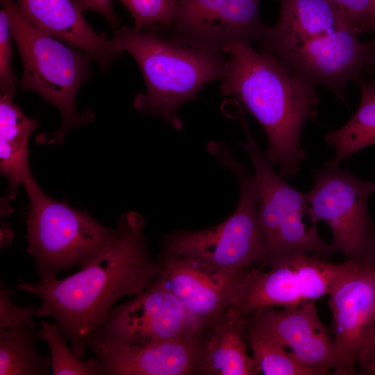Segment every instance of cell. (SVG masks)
I'll list each match as a JSON object with an SVG mask.
<instances>
[{
	"label": "cell",
	"instance_id": "cell-1",
	"mask_svg": "<svg viewBox=\"0 0 375 375\" xmlns=\"http://www.w3.org/2000/svg\"><path fill=\"white\" fill-rule=\"evenodd\" d=\"M145 220L130 211L122 215L95 258L81 270L62 279L35 284L21 281L17 289L38 297V317H51L84 358L92 333L106 321L115 303L137 296L161 272L149 256L144 236Z\"/></svg>",
	"mask_w": 375,
	"mask_h": 375
},
{
	"label": "cell",
	"instance_id": "cell-2",
	"mask_svg": "<svg viewBox=\"0 0 375 375\" xmlns=\"http://www.w3.org/2000/svg\"><path fill=\"white\" fill-rule=\"evenodd\" d=\"M228 67L221 92L237 99L258 121L268 141L266 156L280 175L297 174L306 153L301 144L306 123L317 116L315 86L292 72L273 54L249 41L227 46Z\"/></svg>",
	"mask_w": 375,
	"mask_h": 375
},
{
	"label": "cell",
	"instance_id": "cell-3",
	"mask_svg": "<svg viewBox=\"0 0 375 375\" xmlns=\"http://www.w3.org/2000/svg\"><path fill=\"white\" fill-rule=\"evenodd\" d=\"M112 39L132 56L142 74L146 93L137 96L135 108L177 130L183 127L180 107L227 70L224 53L178 44L152 31L122 26Z\"/></svg>",
	"mask_w": 375,
	"mask_h": 375
},
{
	"label": "cell",
	"instance_id": "cell-4",
	"mask_svg": "<svg viewBox=\"0 0 375 375\" xmlns=\"http://www.w3.org/2000/svg\"><path fill=\"white\" fill-rule=\"evenodd\" d=\"M7 13L10 32L23 64L18 85L33 91L60 112L62 124L48 142L62 143L72 127L92 120V114L79 115L76 97L91 76L88 55L34 26L13 0H0Z\"/></svg>",
	"mask_w": 375,
	"mask_h": 375
},
{
	"label": "cell",
	"instance_id": "cell-5",
	"mask_svg": "<svg viewBox=\"0 0 375 375\" xmlns=\"http://www.w3.org/2000/svg\"><path fill=\"white\" fill-rule=\"evenodd\" d=\"M210 153L233 174L239 186V199L233 213L221 224L203 230H182L165 241L166 255L193 258L225 269H246L262 265L265 247L257 217L258 188L254 175L237 160L225 142L211 141Z\"/></svg>",
	"mask_w": 375,
	"mask_h": 375
},
{
	"label": "cell",
	"instance_id": "cell-6",
	"mask_svg": "<svg viewBox=\"0 0 375 375\" xmlns=\"http://www.w3.org/2000/svg\"><path fill=\"white\" fill-rule=\"evenodd\" d=\"M237 119L247 142L258 188V223L265 247L262 266L270 268L301 254L327 258L335 251L319 236L305 193L290 185L273 169L251 133L244 112Z\"/></svg>",
	"mask_w": 375,
	"mask_h": 375
},
{
	"label": "cell",
	"instance_id": "cell-7",
	"mask_svg": "<svg viewBox=\"0 0 375 375\" xmlns=\"http://www.w3.org/2000/svg\"><path fill=\"white\" fill-rule=\"evenodd\" d=\"M24 185L30 201L26 251L34 260L39 281H52L61 272L88 265L113 229L84 211L51 199L34 178Z\"/></svg>",
	"mask_w": 375,
	"mask_h": 375
},
{
	"label": "cell",
	"instance_id": "cell-8",
	"mask_svg": "<svg viewBox=\"0 0 375 375\" xmlns=\"http://www.w3.org/2000/svg\"><path fill=\"white\" fill-rule=\"evenodd\" d=\"M312 176L314 185L305 194L314 220L328 226L335 251L360 265L375 263V226L367 209L375 183L358 178L332 160Z\"/></svg>",
	"mask_w": 375,
	"mask_h": 375
},
{
	"label": "cell",
	"instance_id": "cell-9",
	"mask_svg": "<svg viewBox=\"0 0 375 375\" xmlns=\"http://www.w3.org/2000/svg\"><path fill=\"white\" fill-rule=\"evenodd\" d=\"M358 265L340 263L311 254L297 256L263 272L252 268L245 274L231 308L247 316L268 307L296 308L328 295Z\"/></svg>",
	"mask_w": 375,
	"mask_h": 375
},
{
	"label": "cell",
	"instance_id": "cell-10",
	"mask_svg": "<svg viewBox=\"0 0 375 375\" xmlns=\"http://www.w3.org/2000/svg\"><path fill=\"white\" fill-rule=\"evenodd\" d=\"M355 30L344 27L301 41L261 43L292 72L314 86L328 88L346 105L345 88L366 69L375 67V38L362 42Z\"/></svg>",
	"mask_w": 375,
	"mask_h": 375
},
{
	"label": "cell",
	"instance_id": "cell-11",
	"mask_svg": "<svg viewBox=\"0 0 375 375\" xmlns=\"http://www.w3.org/2000/svg\"><path fill=\"white\" fill-rule=\"evenodd\" d=\"M260 0H176L174 17L155 33L178 44L224 53L237 41L260 42L267 26Z\"/></svg>",
	"mask_w": 375,
	"mask_h": 375
},
{
	"label": "cell",
	"instance_id": "cell-12",
	"mask_svg": "<svg viewBox=\"0 0 375 375\" xmlns=\"http://www.w3.org/2000/svg\"><path fill=\"white\" fill-rule=\"evenodd\" d=\"M204 331L158 276L141 294L112 309L90 338L124 345L150 344Z\"/></svg>",
	"mask_w": 375,
	"mask_h": 375
},
{
	"label": "cell",
	"instance_id": "cell-13",
	"mask_svg": "<svg viewBox=\"0 0 375 375\" xmlns=\"http://www.w3.org/2000/svg\"><path fill=\"white\" fill-rule=\"evenodd\" d=\"M328 296L333 374H355L359 356L375 325V263L358 265Z\"/></svg>",
	"mask_w": 375,
	"mask_h": 375
},
{
	"label": "cell",
	"instance_id": "cell-14",
	"mask_svg": "<svg viewBox=\"0 0 375 375\" xmlns=\"http://www.w3.org/2000/svg\"><path fill=\"white\" fill-rule=\"evenodd\" d=\"M160 266V279L204 331L212 328L231 307L249 269H225L168 255Z\"/></svg>",
	"mask_w": 375,
	"mask_h": 375
},
{
	"label": "cell",
	"instance_id": "cell-15",
	"mask_svg": "<svg viewBox=\"0 0 375 375\" xmlns=\"http://www.w3.org/2000/svg\"><path fill=\"white\" fill-rule=\"evenodd\" d=\"M204 331L150 344L124 345L90 338L101 375H189L201 374Z\"/></svg>",
	"mask_w": 375,
	"mask_h": 375
},
{
	"label": "cell",
	"instance_id": "cell-16",
	"mask_svg": "<svg viewBox=\"0 0 375 375\" xmlns=\"http://www.w3.org/2000/svg\"><path fill=\"white\" fill-rule=\"evenodd\" d=\"M315 303L256 310L247 315V325L290 347L291 354L301 364L328 374L333 362V339L321 322Z\"/></svg>",
	"mask_w": 375,
	"mask_h": 375
},
{
	"label": "cell",
	"instance_id": "cell-17",
	"mask_svg": "<svg viewBox=\"0 0 375 375\" xmlns=\"http://www.w3.org/2000/svg\"><path fill=\"white\" fill-rule=\"evenodd\" d=\"M25 17L37 28L88 55L107 71L123 51L106 33L87 22L79 0H16Z\"/></svg>",
	"mask_w": 375,
	"mask_h": 375
},
{
	"label": "cell",
	"instance_id": "cell-18",
	"mask_svg": "<svg viewBox=\"0 0 375 375\" xmlns=\"http://www.w3.org/2000/svg\"><path fill=\"white\" fill-rule=\"evenodd\" d=\"M247 316L229 308L206 340L201 372L209 375H256L260 371L248 353Z\"/></svg>",
	"mask_w": 375,
	"mask_h": 375
},
{
	"label": "cell",
	"instance_id": "cell-19",
	"mask_svg": "<svg viewBox=\"0 0 375 375\" xmlns=\"http://www.w3.org/2000/svg\"><path fill=\"white\" fill-rule=\"evenodd\" d=\"M344 27L351 28L331 0H281L276 25L267 26L259 42L301 41Z\"/></svg>",
	"mask_w": 375,
	"mask_h": 375
},
{
	"label": "cell",
	"instance_id": "cell-20",
	"mask_svg": "<svg viewBox=\"0 0 375 375\" xmlns=\"http://www.w3.org/2000/svg\"><path fill=\"white\" fill-rule=\"evenodd\" d=\"M15 96L0 94V168L8 181V197L33 178L28 158V140L38 123L26 116L14 103Z\"/></svg>",
	"mask_w": 375,
	"mask_h": 375
},
{
	"label": "cell",
	"instance_id": "cell-21",
	"mask_svg": "<svg viewBox=\"0 0 375 375\" xmlns=\"http://www.w3.org/2000/svg\"><path fill=\"white\" fill-rule=\"evenodd\" d=\"M356 82L361 93L357 111L345 125L324 137L325 142L335 150L332 160L338 165L358 151L375 145V87L362 76Z\"/></svg>",
	"mask_w": 375,
	"mask_h": 375
},
{
	"label": "cell",
	"instance_id": "cell-22",
	"mask_svg": "<svg viewBox=\"0 0 375 375\" xmlns=\"http://www.w3.org/2000/svg\"><path fill=\"white\" fill-rule=\"evenodd\" d=\"M38 331L26 325L0 329V375H48L51 357L40 353Z\"/></svg>",
	"mask_w": 375,
	"mask_h": 375
},
{
	"label": "cell",
	"instance_id": "cell-23",
	"mask_svg": "<svg viewBox=\"0 0 375 375\" xmlns=\"http://www.w3.org/2000/svg\"><path fill=\"white\" fill-rule=\"evenodd\" d=\"M247 340L253 358L265 375H324L326 372L299 362L279 343L247 326Z\"/></svg>",
	"mask_w": 375,
	"mask_h": 375
},
{
	"label": "cell",
	"instance_id": "cell-24",
	"mask_svg": "<svg viewBox=\"0 0 375 375\" xmlns=\"http://www.w3.org/2000/svg\"><path fill=\"white\" fill-rule=\"evenodd\" d=\"M38 333L40 339L45 340L49 347L53 375H101L97 358L81 360L67 347L66 339L55 322L42 320Z\"/></svg>",
	"mask_w": 375,
	"mask_h": 375
},
{
	"label": "cell",
	"instance_id": "cell-25",
	"mask_svg": "<svg viewBox=\"0 0 375 375\" xmlns=\"http://www.w3.org/2000/svg\"><path fill=\"white\" fill-rule=\"evenodd\" d=\"M131 14L134 28L156 32L169 24L176 14V0H119Z\"/></svg>",
	"mask_w": 375,
	"mask_h": 375
},
{
	"label": "cell",
	"instance_id": "cell-26",
	"mask_svg": "<svg viewBox=\"0 0 375 375\" xmlns=\"http://www.w3.org/2000/svg\"><path fill=\"white\" fill-rule=\"evenodd\" d=\"M12 34L6 10H0V94L15 96L19 83L12 66Z\"/></svg>",
	"mask_w": 375,
	"mask_h": 375
},
{
	"label": "cell",
	"instance_id": "cell-27",
	"mask_svg": "<svg viewBox=\"0 0 375 375\" xmlns=\"http://www.w3.org/2000/svg\"><path fill=\"white\" fill-rule=\"evenodd\" d=\"M13 292L1 284L0 289V329L8 330L19 326H34L32 319L37 308L34 306H20L16 304L10 296Z\"/></svg>",
	"mask_w": 375,
	"mask_h": 375
},
{
	"label": "cell",
	"instance_id": "cell-28",
	"mask_svg": "<svg viewBox=\"0 0 375 375\" xmlns=\"http://www.w3.org/2000/svg\"><path fill=\"white\" fill-rule=\"evenodd\" d=\"M348 25L359 34L373 31L374 21L371 0H331Z\"/></svg>",
	"mask_w": 375,
	"mask_h": 375
},
{
	"label": "cell",
	"instance_id": "cell-29",
	"mask_svg": "<svg viewBox=\"0 0 375 375\" xmlns=\"http://www.w3.org/2000/svg\"><path fill=\"white\" fill-rule=\"evenodd\" d=\"M356 374L375 375V325L368 342L359 356Z\"/></svg>",
	"mask_w": 375,
	"mask_h": 375
},
{
	"label": "cell",
	"instance_id": "cell-30",
	"mask_svg": "<svg viewBox=\"0 0 375 375\" xmlns=\"http://www.w3.org/2000/svg\"><path fill=\"white\" fill-rule=\"evenodd\" d=\"M79 1L84 10H94L103 16L112 28L118 26L119 19L113 10L112 0H79Z\"/></svg>",
	"mask_w": 375,
	"mask_h": 375
},
{
	"label": "cell",
	"instance_id": "cell-31",
	"mask_svg": "<svg viewBox=\"0 0 375 375\" xmlns=\"http://www.w3.org/2000/svg\"><path fill=\"white\" fill-rule=\"evenodd\" d=\"M372 1V16H373V21H374V30L373 31L375 33V0H371ZM375 38V36H374Z\"/></svg>",
	"mask_w": 375,
	"mask_h": 375
},
{
	"label": "cell",
	"instance_id": "cell-32",
	"mask_svg": "<svg viewBox=\"0 0 375 375\" xmlns=\"http://www.w3.org/2000/svg\"><path fill=\"white\" fill-rule=\"evenodd\" d=\"M370 83H371L374 87H375V78L374 79V81H371Z\"/></svg>",
	"mask_w": 375,
	"mask_h": 375
}]
</instances>
